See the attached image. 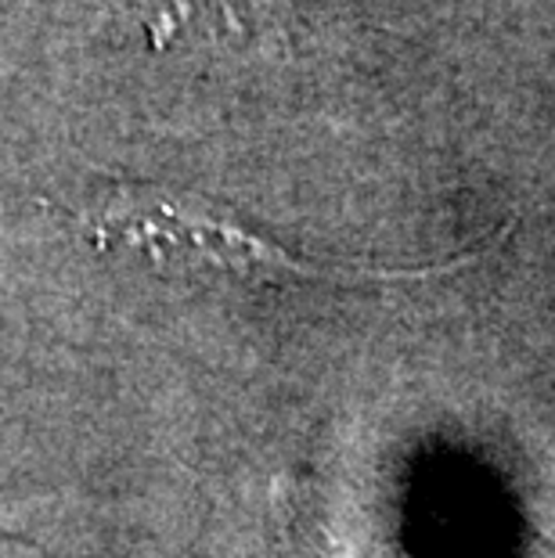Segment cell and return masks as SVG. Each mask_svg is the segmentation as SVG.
Returning a JSON list of instances; mask_svg holds the SVG:
<instances>
[{
	"mask_svg": "<svg viewBox=\"0 0 555 558\" xmlns=\"http://www.w3.org/2000/svg\"><path fill=\"white\" fill-rule=\"evenodd\" d=\"M91 239L94 245L126 242L152 253L156 264L167 259V253L188 248L198 253V259H209L231 275L242 278H306V281H415L430 275H447L472 264L476 256L455 259L447 267H422V270H350V267H322L303 264L289 256L286 248L270 245L267 239L234 228L231 220L209 217V213L184 209L181 202L148 187H116L109 202L91 217Z\"/></svg>",
	"mask_w": 555,
	"mask_h": 558,
	"instance_id": "cell-1",
	"label": "cell"
}]
</instances>
